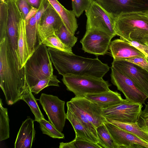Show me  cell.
Segmentation results:
<instances>
[{
    "label": "cell",
    "instance_id": "6",
    "mask_svg": "<svg viewBox=\"0 0 148 148\" xmlns=\"http://www.w3.org/2000/svg\"><path fill=\"white\" fill-rule=\"evenodd\" d=\"M87 19L86 30L97 29L105 32L113 37L116 35L114 29V18L95 0L85 11Z\"/></svg>",
    "mask_w": 148,
    "mask_h": 148
},
{
    "label": "cell",
    "instance_id": "11",
    "mask_svg": "<svg viewBox=\"0 0 148 148\" xmlns=\"http://www.w3.org/2000/svg\"><path fill=\"white\" fill-rule=\"evenodd\" d=\"M113 37L103 31L92 29L86 30L80 40L82 49L85 52L96 56L103 55L108 52L111 40Z\"/></svg>",
    "mask_w": 148,
    "mask_h": 148
},
{
    "label": "cell",
    "instance_id": "19",
    "mask_svg": "<svg viewBox=\"0 0 148 148\" xmlns=\"http://www.w3.org/2000/svg\"><path fill=\"white\" fill-rule=\"evenodd\" d=\"M85 97L102 109L118 104L124 99L122 97L121 94L110 89L98 93L87 94Z\"/></svg>",
    "mask_w": 148,
    "mask_h": 148
},
{
    "label": "cell",
    "instance_id": "41",
    "mask_svg": "<svg viewBox=\"0 0 148 148\" xmlns=\"http://www.w3.org/2000/svg\"><path fill=\"white\" fill-rule=\"evenodd\" d=\"M147 45L148 46V43L147 44Z\"/></svg>",
    "mask_w": 148,
    "mask_h": 148
},
{
    "label": "cell",
    "instance_id": "39",
    "mask_svg": "<svg viewBox=\"0 0 148 148\" xmlns=\"http://www.w3.org/2000/svg\"><path fill=\"white\" fill-rule=\"evenodd\" d=\"M38 9L32 7L30 11L27 15L25 19V21L30 19L35 14Z\"/></svg>",
    "mask_w": 148,
    "mask_h": 148
},
{
    "label": "cell",
    "instance_id": "22",
    "mask_svg": "<svg viewBox=\"0 0 148 148\" xmlns=\"http://www.w3.org/2000/svg\"><path fill=\"white\" fill-rule=\"evenodd\" d=\"M66 115V119L70 122L74 129L75 136L98 144L97 139L82 125L75 115L68 108Z\"/></svg>",
    "mask_w": 148,
    "mask_h": 148
},
{
    "label": "cell",
    "instance_id": "29",
    "mask_svg": "<svg viewBox=\"0 0 148 148\" xmlns=\"http://www.w3.org/2000/svg\"><path fill=\"white\" fill-rule=\"evenodd\" d=\"M41 43L47 46L73 54L72 48L69 47L63 43L56 34L50 35L47 38Z\"/></svg>",
    "mask_w": 148,
    "mask_h": 148
},
{
    "label": "cell",
    "instance_id": "35",
    "mask_svg": "<svg viewBox=\"0 0 148 148\" xmlns=\"http://www.w3.org/2000/svg\"><path fill=\"white\" fill-rule=\"evenodd\" d=\"M125 60L141 66L148 71V59L145 58L136 57L127 58Z\"/></svg>",
    "mask_w": 148,
    "mask_h": 148
},
{
    "label": "cell",
    "instance_id": "36",
    "mask_svg": "<svg viewBox=\"0 0 148 148\" xmlns=\"http://www.w3.org/2000/svg\"><path fill=\"white\" fill-rule=\"evenodd\" d=\"M17 1L23 17L25 20L32 7L26 0H17Z\"/></svg>",
    "mask_w": 148,
    "mask_h": 148
},
{
    "label": "cell",
    "instance_id": "1",
    "mask_svg": "<svg viewBox=\"0 0 148 148\" xmlns=\"http://www.w3.org/2000/svg\"><path fill=\"white\" fill-rule=\"evenodd\" d=\"M0 41V87L6 103L11 105L21 100L29 86L25 67L21 68L17 51L12 48L8 34Z\"/></svg>",
    "mask_w": 148,
    "mask_h": 148
},
{
    "label": "cell",
    "instance_id": "10",
    "mask_svg": "<svg viewBox=\"0 0 148 148\" xmlns=\"http://www.w3.org/2000/svg\"><path fill=\"white\" fill-rule=\"evenodd\" d=\"M112 67L130 79L136 87L148 98V71L125 60H114Z\"/></svg>",
    "mask_w": 148,
    "mask_h": 148
},
{
    "label": "cell",
    "instance_id": "18",
    "mask_svg": "<svg viewBox=\"0 0 148 148\" xmlns=\"http://www.w3.org/2000/svg\"><path fill=\"white\" fill-rule=\"evenodd\" d=\"M34 121L29 116H27L23 122L14 143L15 148H32L36 133Z\"/></svg>",
    "mask_w": 148,
    "mask_h": 148
},
{
    "label": "cell",
    "instance_id": "7",
    "mask_svg": "<svg viewBox=\"0 0 148 148\" xmlns=\"http://www.w3.org/2000/svg\"><path fill=\"white\" fill-rule=\"evenodd\" d=\"M39 100L48 117L49 121L57 130L62 132L66 119L64 110L65 101L56 96L44 93L41 94Z\"/></svg>",
    "mask_w": 148,
    "mask_h": 148
},
{
    "label": "cell",
    "instance_id": "30",
    "mask_svg": "<svg viewBox=\"0 0 148 148\" xmlns=\"http://www.w3.org/2000/svg\"><path fill=\"white\" fill-rule=\"evenodd\" d=\"M38 123L43 134L54 138H64V134L57 130L49 121L44 119H41Z\"/></svg>",
    "mask_w": 148,
    "mask_h": 148
},
{
    "label": "cell",
    "instance_id": "21",
    "mask_svg": "<svg viewBox=\"0 0 148 148\" xmlns=\"http://www.w3.org/2000/svg\"><path fill=\"white\" fill-rule=\"evenodd\" d=\"M47 0L58 14L66 27L75 34L78 27L76 16L73 11L66 9L58 0Z\"/></svg>",
    "mask_w": 148,
    "mask_h": 148
},
{
    "label": "cell",
    "instance_id": "16",
    "mask_svg": "<svg viewBox=\"0 0 148 148\" xmlns=\"http://www.w3.org/2000/svg\"><path fill=\"white\" fill-rule=\"evenodd\" d=\"M5 1L7 9L8 36L12 48L16 49L18 47V24L23 16L17 0Z\"/></svg>",
    "mask_w": 148,
    "mask_h": 148
},
{
    "label": "cell",
    "instance_id": "28",
    "mask_svg": "<svg viewBox=\"0 0 148 148\" xmlns=\"http://www.w3.org/2000/svg\"><path fill=\"white\" fill-rule=\"evenodd\" d=\"M67 108L77 117L82 125L97 139L96 128L69 101L67 102Z\"/></svg>",
    "mask_w": 148,
    "mask_h": 148
},
{
    "label": "cell",
    "instance_id": "34",
    "mask_svg": "<svg viewBox=\"0 0 148 148\" xmlns=\"http://www.w3.org/2000/svg\"><path fill=\"white\" fill-rule=\"evenodd\" d=\"M137 122L140 127L145 130L148 128V102L145 104L144 110L140 113Z\"/></svg>",
    "mask_w": 148,
    "mask_h": 148
},
{
    "label": "cell",
    "instance_id": "14",
    "mask_svg": "<svg viewBox=\"0 0 148 148\" xmlns=\"http://www.w3.org/2000/svg\"><path fill=\"white\" fill-rule=\"evenodd\" d=\"M97 128L108 121L103 115L102 109L85 97H76L69 101Z\"/></svg>",
    "mask_w": 148,
    "mask_h": 148
},
{
    "label": "cell",
    "instance_id": "8",
    "mask_svg": "<svg viewBox=\"0 0 148 148\" xmlns=\"http://www.w3.org/2000/svg\"><path fill=\"white\" fill-rule=\"evenodd\" d=\"M96 2L115 18L124 14L148 12V0H96Z\"/></svg>",
    "mask_w": 148,
    "mask_h": 148
},
{
    "label": "cell",
    "instance_id": "12",
    "mask_svg": "<svg viewBox=\"0 0 148 148\" xmlns=\"http://www.w3.org/2000/svg\"><path fill=\"white\" fill-rule=\"evenodd\" d=\"M111 81L118 90L122 92L126 99L135 103H144L147 98L139 90L129 78L111 67Z\"/></svg>",
    "mask_w": 148,
    "mask_h": 148
},
{
    "label": "cell",
    "instance_id": "40",
    "mask_svg": "<svg viewBox=\"0 0 148 148\" xmlns=\"http://www.w3.org/2000/svg\"><path fill=\"white\" fill-rule=\"evenodd\" d=\"M145 130H146L147 131V132L148 133V128L146 129H145Z\"/></svg>",
    "mask_w": 148,
    "mask_h": 148
},
{
    "label": "cell",
    "instance_id": "4",
    "mask_svg": "<svg viewBox=\"0 0 148 148\" xmlns=\"http://www.w3.org/2000/svg\"><path fill=\"white\" fill-rule=\"evenodd\" d=\"M52 63L47 46L39 44L24 66L26 78L30 88L40 80L53 74Z\"/></svg>",
    "mask_w": 148,
    "mask_h": 148
},
{
    "label": "cell",
    "instance_id": "26",
    "mask_svg": "<svg viewBox=\"0 0 148 148\" xmlns=\"http://www.w3.org/2000/svg\"><path fill=\"white\" fill-rule=\"evenodd\" d=\"M9 119L8 109L3 106L2 99L0 101V141H1L10 137Z\"/></svg>",
    "mask_w": 148,
    "mask_h": 148
},
{
    "label": "cell",
    "instance_id": "33",
    "mask_svg": "<svg viewBox=\"0 0 148 148\" xmlns=\"http://www.w3.org/2000/svg\"><path fill=\"white\" fill-rule=\"evenodd\" d=\"M92 0H72L73 10L77 17H79L90 5Z\"/></svg>",
    "mask_w": 148,
    "mask_h": 148
},
{
    "label": "cell",
    "instance_id": "15",
    "mask_svg": "<svg viewBox=\"0 0 148 148\" xmlns=\"http://www.w3.org/2000/svg\"><path fill=\"white\" fill-rule=\"evenodd\" d=\"M118 148H148V143L108 121L104 123Z\"/></svg>",
    "mask_w": 148,
    "mask_h": 148
},
{
    "label": "cell",
    "instance_id": "27",
    "mask_svg": "<svg viewBox=\"0 0 148 148\" xmlns=\"http://www.w3.org/2000/svg\"><path fill=\"white\" fill-rule=\"evenodd\" d=\"M60 148H102L98 143L88 141L78 136L68 143H60Z\"/></svg>",
    "mask_w": 148,
    "mask_h": 148
},
{
    "label": "cell",
    "instance_id": "3",
    "mask_svg": "<svg viewBox=\"0 0 148 148\" xmlns=\"http://www.w3.org/2000/svg\"><path fill=\"white\" fill-rule=\"evenodd\" d=\"M116 35L128 42L134 41L147 45L148 43V12L121 14L114 18Z\"/></svg>",
    "mask_w": 148,
    "mask_h": 148
},
{
    "label": "cell",
    "instance_id": "20",
    "mask_svg": "<svg viewBox=\"0 0 148 148\" xmlns=\"http://www.w3.org/2000/svg\"><path fill=\"white\" fill-rule=\"evenodd\" d=\"M17 54L23 68L30 56L26 36L25 21L21 17L18 24V39Z\"/></svg>",
    "mask_w": 148,
    "mask_h": 148
},
{
    "label": "cell",
    "instance_id": "2",
    "mask_svg": "<svg viewBox=\"0 0 148 148\" xmlns=\"http://www.w3.org/2000/svg\"><path fill=\"white\" fill-rule=\"evenodd\" d=\"M51 60L59 74L103 78L110 67L98 58H90L48 47Z\"/></svg>",
    "mask_w": 148,
    "mask_h": 148
},
{
    "label": "cell",
    "instance_id": "31",
    "mask_svg": "<svg viewBox=\"0 0 148 148\" xmlns=\"http://www.w3.org/2000/svg\"><path fill=\"white\" fill-rule=\"evenodd\" d=\"M56 34L63 43L71 48L75 45L77 40V38L67 29L63 23Z\"/></svg>",
    "mask_w": 148,
    "mask_h": 148
},
{
    "label": "cell",
    "instance_id": "38",
    "mask_svg": "<svg viewBox=\"0 0 148 148\" xmlns=\"http://www.w3.org/2000/svg\"><path fill=\"white\" fill-rule=\"evenodd\" d=\"M32 7L38 9L41 3L42 0H26Z\"/></svg>",
    "mask_w": 148,
    "mask_h": 148
},
{
    "label": "cell",
    "instance_id": "23",
    "mask_svg": "<svg viewBox=\"0 0 148 148\" xmlns=\"http://www.w3.org/2000/svg\"><path fill=\"white\" fill-rule=\"evenodd\" d=\"M106 119L108 122L148 143V133L145 130L140 127L137 122L135 123H124L109 119Z\"/></svg>",
    "mask_w": 148,
    "mask_h": 148
},
{
    "label": "cell",
    "instance_id": "13",
    "mask_svg": "<svg viewBox=\"0 0 148 148\" xmlns=\"http://www.w3.org/2000/svg\"><path fill=\"white\" fill-rule=\"evenodd\" d=\"M63 24L60 15L49 3L43 13L38 25L39 44L48 36L56 34Z\"/></svg>",
    "mask_w": 148,
    "mask_h": 148
},
{
    "label": "cell",
    "instance_id": "5",
    "mask_svg": "<svg viewBox=\"0 0 148 148\" xmlns=\"http://www.w3.org/2000/svg\"><path fill=\"white\" fill-rule=\"evenodd\" d=\"M62 81L66 89L76 97L106 91L111 85L103 78L91 76L66 75L63 76Z\"/></svg>",
    "mask_w": 148,
    "mask_h": 148
},
{
    "label": "cell",
    "instance_id": "32",
    "mask_svg": "<svg viewBox=\"0 0 148 148\" xmlns=\"http://www.w3.org/2000/svg\"><path fill=\"white\" fill-rule=\"evenodd\" d=\"M60 82L53 74L40 80L36 84L30 88L31 91L35 94H38L45 88L50 86H59Z\"/></svg>",
    "mask_w": 148,
    "mask_h": 148
},
{
    "label": "cell",
    "instance_id": "17",
    "mask_svg": "<svg viewBox=\"0 0 148 148\" xmlns=\"http://www.w3.org/2000/svg\"><path fill=\"white\" fill-rule=\"evenodd\" d=\"M109 49L114 60H125L127 58L138 56L146 58L140 50L121 38L111 41Z\"/></svg>",
    "mask_w": 148,
    "mask_h": 148
},
{
    "label": "cell",
    "instance_id": "9",
    "mask_svg": "<svg viewBox=\"0 0 148 148\" xmlns=\"http://www.w3.org/2000/svg\"><path fill=\"white\" fill-rule=\"evenodd\" d=\"M142 104L124 99L121 103L102 109L106 118L124 123H136L142 110Z\"/></svg>",
    "mask_w": 148,
    "mask_h": 148
},
{
    "label": "cell",
    "instance_id": "25",
    "mask_svg": "<svg viewBox=\"0 0 148 148\" xmlns=\"http://www.w3.org/2000/svg\"><path fill=\"white\" fill-rule=\"evenodd\" d=\"M21 100L25 101L29 106L35 117L34 121L38 122L41 119H44L37 102L29 87L25 90Z\"/></svg>",
    "mask_w": 148,
    "mask_h": 148
},
{
    "label": "cell",
    "instance_id": "37",
    "mask_svg": "<svg viewBox=\"0 0 148 148\" xmlns=\"http://www.w3.org/2000/svg\"><path fill=\"white\" fill-rule=\"evenodd\" d=\"M131 45L140 50L145 55L146 58L148 59V46L141 44L136 41H128Z\"/></svg>",
    "mask_w": 148,
    "mask_h": 148
},
{
    "label": "cell",
    "instance_id": "24",
    "mask_svg": "<svg viewBox=\"0 0 148 148\" xmlns=\"http://www.w3.org/2000/svg\"><path fill=\"white\" fill-rule=\"evenodd\" d=\"M96 131L98 144L102 148H118L104 123L97 127Z\"/></svg>",
    "mask_w": 148,
    "mask_h": 148
}]
</instances>
